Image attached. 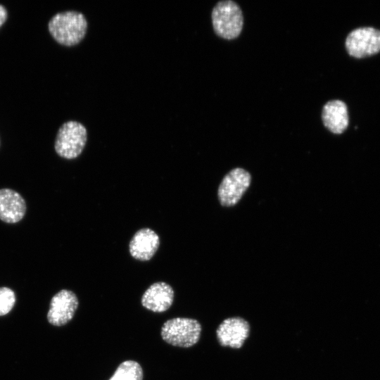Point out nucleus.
Listing matches in <instances>:
<instances>
[{"label": "nucleus", "mask_w": 380, "mask_h": 380, "mask_svg": "<svg viewBox=\"0 0 380 380\" xmlns=\"http://www.w3.org/2000/svg\"><path fill=\"white\" fill-rule=\"evenodd\" d=\"M109 380H143L141 365L134 360L122 362Z\"/></svg>", "instance_id": "nucleus-13"}, {"label": "nucleus", "mask_w": 380, "mask_h": 380, "mask_svg": "<svg viewBox=\"0 0 380 380\" xmlns=\"http://www.w3.org/2000/svg\"><path fill=\"white\" fill-rule=\"evenodd\" d=\"M201 324L194 319L176 317L167 320L161 328L162 338L177 347L189 348L200 338Z\"/></svg>", "instance_id": "nucleus-3"}, {"label": "nucleus", "mask_w": 380, "mask_h": 380, "mask_svg": "<svg viewBox=\"0 0 380 380\" xmlns=\"http://www.w3.org/2000/svg\"><path fill=\"white\" fill-rule=\"evenodd\" d=\"M174 290L168 284L159 281L151 285L141 297V305L154 312L168 310L174 300Z\"/></svg>", "instance_id": "nucleus-10"}, {"label": "nucleus", "mask_w": 380, "mask_h": 380, "mask_svg": "<svg viewBox=\"0 0 380 380\" xmlns=\"http://www.w3.org/2000/svg\"><path fill=\"white\" fill-rule=\"evenodd\" d=\"M211 18L215 32L223 39H235L242 30V11L234 1L224 0L217 3L213 9Z\"/></svg>", "instance_id": "nucleus-2"}, {"label": "nucleus", "mask_w": 380, "mask_h": 380, "mask_svg": "<svg viewBox=\"0 0 380 380\" xmlns=\"http://www.w3.org/2000/svg\"><path fill=\"white\" fill-rule=\"evenodd\" d=\"M160 245L158 235L151 229L143 228L138 230L129 244L130 255L141 261H147L153 258Z\"/></svg>", "instance_id": "nucleus-9"}, {"label": "nucleus", "mask_w": 380, "mask_h": 380, "mask_svg": "<svg viewBox=\"0 0 380 380\" xmlns=\"http://www.w3.org/2000/svg\"><path fill=\"white\" fill-rule=\"evenodd\" d=\"M26 211L24 198L10 189H0V219L6 223H16L23 219Z\"/></svg>", "instance_id": "nucleus-11"}, {"label": "nucleus", "mask_w": 380, "mask_h": 380, "mask_svg": "<svg viewBox=\"0 0 380 380\" xmlns=\"http://www.w3.org/2000/svg\"><path fill=\"white\" fill-rule=\"evenodd\" d=\"M78 304L75 293L68 289L61 290L51 298L47 314L49 322L58 327L66 324L73 317Z\"/></svg>", "instance_id": "nucleus-7"}, {"label": "nucleus", "mask_w": 380, "mask_h": 380, "mask_svg": "<svg viewBox=\"0 0 380 380\" xmlns=\"http://www.w3.org/2000/svg\"><path fill=\"white\" fill-rule=\"evenodd\" d=\"M87 20L80 12L68 11L58 13L49 22V31L60 44L72 46L79 44L85 37Z\"/></svg>", "instance_id": "nucleus-1"}, {"label": "nucleus", "mask_w": 380, "mask_h": 380, "mask_svg": "<svg viewBox=\"0 0 380 380\" xmlns=\"http://www.w3.org/2000/svg\"><path fill=\"white\" fill-rule=\"evenodd\" d=\"M87 140L86 127L79 122L68 121L58 131L54 144L56 152L63 158H75L82 153Z\"/></svg>", "instance_id": "nucleus-4"}, {"label": "nucleus", "mask_w": 380, "mask_h": 380, "mask_svg": "<svg viewBox=\"0 0 380 380\" xmlns=\"http://www.w3.org/2000/svg\"><path fill=\"white\" fill-rule=\"evenodd\" d=\"M251 182L250 173L237 167L229 172L222 179L217 191L222 205L230 207L236 205L249 187Z\"/></svg>", "instance_id": "nucleus-5"}, {"label": "nucleus", "mask_w": 380, "mask_h": 380, "mask_svg": "<svg viewBox=\"0 0 380 380\" xmlns=\"http://www.w3.org/2000/svg\"><path fill=\"white\" fill-rule=\"evenodd\" d=\"M7 11L6 8L0 4V27L5 23L7 19Z\"/></svg>", "instance_id": "nucleus-15"}, {"label": "nucleus", "mask_w": 380, "mask_h": 380, "mask_svg": "<svg viewBox=\"0 0 380 380\" xmlns=\"http://www.w3.org/2000/svg\"><path fill=\"white\" fill-rule=\"evenodd\" d=\"M322 119L324 125L332 133L341 134L348 126L346 104L340 100L328 101L323 107Z\"/></svg>", "instance_id": "nucleus-12"}, {"label": "nucleus", "mask_w": 380, "mask_h": 380, "mask_svg": "<svg viewBox=\"0 0 380 380\" xmlns=\"http://www.w3.org/2000/svg\"><path fill=\"white\" fill-rule=\"evenodd\" d=\"M346 48L350 56L357 58L377 53L380 51V30L374 27L353 30L346 37Z\"/></svg>", "instance_id": "nucleus-6"}, {"label": "nucleus", "mask_w": 380, "mask_h": 380, "mask_svg": "<svg viewBox=\"0 0 380 380\" xmlns=\"http://www.w3.org/2000/svg\"><path fill=\"white\" fill-rule=\"evenodd\" d=\"M15 303L14 292L8 287L0 288V316L8 314Z\"/></svg>", "instance_id": "nucleus-14"}, {"label": "nucleus", "mask_w": 380, "mask_h": 380, "mask_svg": "<svg viewBox=\"0 0 380 380\" xmlns=\"http://www.w3.org/2000/svg\"><path fill=\"white\" fill-rule=\"evenodd\" d=\"M248 322L240 317H229L218 327L216 335L220 344L233 348H241L249 335Z\"/></svg>", "instance_id": "nucleus-8"}]
</instances>
